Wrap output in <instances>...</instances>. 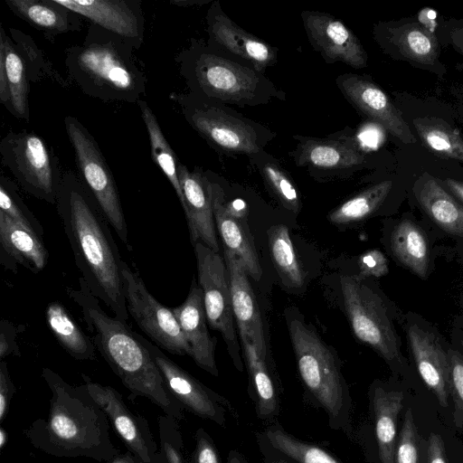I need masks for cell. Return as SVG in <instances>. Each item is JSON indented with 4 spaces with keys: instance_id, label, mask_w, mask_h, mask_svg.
I'll use <instances>...</instances> for the list:
<instances>
[{
    "instance_id": "4316f807",
    "label": "cell",
    "mask_w": 463,
    "mask_h": 463,
    "mask_svg": "<svg viewBox=\"0 0 463 463\" xmlns=\"http://www.w3.org/2000/svg\"><path fill=\"white\" fill-rule=\"evenodd\" d=\"M0 262L16 272L22 265L33 273L43 270L48 260V252L43 239L15 223L0 212Z\"/></svg>"
},
{
    "instance_id": "680465c9",
    "label": "cell",
    "mask_w": 463,
    "mask_h": 463,
    "mask_svg": "<svg viewBox=\"0 0 463 463\" xmlns=\"http://www.w3.org/2000/svg\"><path fill=\"white\" fill-rule=\"evenodd\" d=\"M8 434L4 427L0 429V449H3L7 443Z\"/></svg>"
},
{
    "instance_id": "f1b7e54d",
    "label": "cell",
    "mask_w": 463,
    "mask_h": 463,
    "mask_svg": "<svg viewBox=\"0 0 463 463\" xmlns=\"http://www.w3.org/2000/svg\"><path fill=\"white\" fill-rule=\"evenodd\" d=\"M372 401L381 463H395L397 420L403 406V393L377 386Z\"/></svg>"
},
{
    "instance_id": "d4e9b609",
    "label": "cell",
    "mask_w": 463,
    "mask_h": 463,
    "mask_svg": "<svg viewBox=\"0 0 463 463\" xmlns=\"http://www.w3.org/2000/svg\"><path fill=\"white\" fill-rule=\"evenodd\" d=\"M408 338L417 369L433 392L439 404L448 405L449 394V364L436 337L416 325L408 328Z\"/></svg>"
},
{
    "instance_id": "c3c4849f",
    "label": "cell",
    "mask_w": 463,
    "mask_h": 463,
    "mask_svg": "<svg viewBox=\"0 0 463 463\" xmlns=\"http://www.w3.org/2000/svg\"><path fill=\"white\" fill-rule=\"evenodd\" d=\"M360 268L365 275L379 277L387 271L384 256L378 250H371L362 256Z\"/></svg>"
},
{
    "instance_id": "ab89813d",
    "label": "cell",
    "mask_w": 463,
    "mask_h": 463,
    "mask_svg": "<svg viewBox=\"0 0 463 463\" xmlns=\"http://www.w3.org/2000/svg\"><path fill=\"white\" fill-rule=\"evenodd\" d=\"M8 32L26 64L31 81L36 82L49 78L63 88L71 86L70 81L54 69L30 35L15 28H9Z\"/></svg>"
},
{
    "instance_id": "9a60e30c",
    "label": "cell",
    "mask_w": 463,
    "mask_h": 463,
    "mask_svg": "<svg viewBox=\"0 0 463 463\" xmlns=\"http://www.w3.org/2000/svg\"><path fill=\"white\" fill-rule=\"evenodd\" d=\"M301 19L312 47L326 63L343 62L354 69L367 65V53L358 37L342 21L317 11L305 10Z\"/></svg>"
},
{
    "instance_id": "484cf974",
    "label": "cell",
    "mask_w": 463,
    "mask_h": 463,
    "mask_svg": "<svg viewBox=\"0 0 463 463\" xmlns=\"http://www.w3.org/2000/svg\"><path fill=\"white\" fill-rule=\"evenodd\" d=\"M211 184L214 222L224 249L241 260L249 276L259 280L262 272L250 230L241 219L232 216L227 211L221 185L212 180Z\"/></svg>"
},
{
    "instance_id": "836d02e7",
    "label": "cell",
    "mask_w": 463,
    "mask_h": 463,
    "mask_svg": "<svg viewBox=\"0 0 463 463\" xmlns=\"http://www.w3.org/2000/svg\"><path fill=\"white\" fill-rule=\"evenodd\" d=\"M248 365L250 382L256 394V410L261 419L271 418L278 411V400L265 360L245 335H240Z\"/></svg>"
},
{
    "instance_id": "8992f818",
    "label": "cell",
    "mask_w": 463,
    "mask_h": 463,
    "mask_svg": "<svg viewBox=\"0 0 463 463\" xmlns=\"http://www.w3.org/2000/svg\"><path fill=\"white\" fill-rule=\"evenodd\" d=\"M175 101L185 121L215 150L249 157L264 150L275 133L224 104L199 98L190 92H174Z\"/></svg>"
},
{
    "instance_id": "e0dca14e",
    "label": "cell",
    "mask_w": 463,
    "mask_h": 463,
    "mask_svg": "<svg viewBox=\"0 0 463 463\" xmlns=\"http://www.w3.org/2000/svg\"><path fill=\"white\" fill-rule=\"evenodd\" d=\"M150 352L171 394L191 412L222 425L224 410L221 397L180 367L159 347L137 334Z\"/></svg>"
},
{
    "instance_id": "f907efd6",
    "label": "cell",
    "mask_w": 463,
    "mask_h": 463,
    "mask_svg": "<svg viewBox=\"0 0 463 463\" xmlns=\"http://www.w3.org/2000/svg\"><path fill=\"white\" fill-rule=\"evenodd\" d=\"M105 463H146L131 451L127 450L123 454H118ZM156 463H167L165 458Z\"/></svg>"
},
{
    "instance_id": "2e32d148",
    "label": "cell",
    "mask_w": 463,
    "mask_h": 463,
    "mask_svg": "<svg viewBox=\"0 0 463 463\" xmlns=\"http://www.w3.org/2000/svg\"><path fill=\"white\" fill-rule=\"evenodd\" d=\"M208 43L229 52L260 73L278 61V49L236 24L222 10L219 1L212 3L206 14Z\"/></svg>"
},
{
    "instance_id": "7bdbcfd3",
    "label": "cell",
    "mask_w": 463,
    "mask_h": 463,
    "mask_svg": "<svg viewBox=\"0 0 463 463\" xmlns=\"http://www.w3.org/2000/svg\"><path fill=\"white\" fill-rule=\"evenodd\" d=\"M449 364V394L454 402V422L463 426V358L456 352L448 353Z\"/></svg>"
},
{
    "instance_id": "bcb514c9",
    "label": "cell",
    "mask_w": 463,
    "mask_h": 463,
    "mask_svg": "<svg viewBox=\"0 0 463 463\" xmlns=\"http://www.w3.org/2000/svg\"><path fill=\"white\" fill-rule=\"evenodd\" d=\"M15 392V386L11 380L7 363L0 361V422L8 413L11 400Z\"/></svg>"
},
{
    "instance_id": "ffe728a7",
    "label": "cell",
    "mask_w": 463,
    "mask_h": 463,
    "mask_svg": "<svg viewBox=\"0 0 463 463\" xmlns=\"http://www.w3.org/2000/svg\"><path fill=\"white\" fill-rule=\"evenodd\" d=\"M177 172L184 200L183 210L192 244L200 241L219 252L209 175L197 167L190 170L180 162Z\"/></svg>"
},
{
    "instance_id": "74e56055",
    "label": "cell",
    "mask_w": 463,
    "mask_h": 463,
    "mask_svg": "<svg viewBox=\"0 0 463 463\" xmlns=\"http://www.w3.org/2000/svg\"><path fill=\"white\" fill-rule=\"evenodd\" d=\"M265 436L272 449L297 463H340L325 449L296 439L279 424L269 426Z\"/></svg>"
},
{
    "instance_id": "8fae6325",
    "label": "cell",
    "mask_w": 463,
    "mask_h": 463,
    "mask_svg": "<svg viewBox=\"0 0 463 463\" xmlns=\"http://www.w3.org/2000/svg\"><path fill=\"white\" fill-rule=\"evenodd\" d=\"M341 288L355 336L372 346L390 364L401 361L396 334L379 297L357 279L345 276Z\"/></svg>"
},
{
    "instance_id": "4fadbf2b",
    "label": "cell",
    "mask_w": 463,
    "mask_h": 463,
    "mask_svg": "<svg viewBox=\"0 0 463 463\" xmlns=\"http://www.w3.org/2000/svg\"><path fill=\"white\" fill-rule=\"evenodd\" d=\"M293 137L298 143L289 156L298 166L315 176L345 177L365 165V154L354 138L298 135Z\"/></svg>"
},
{
    "instance_id": "ee69618b",
    "label": "cell",
    "mask_w": 463,
    "mask_h": 463,
    "mask_svg": "<svg viewBox=\"0 0 463 463\" xmlns=\"http://www.w3.org/2000/svg\"><path fill=\"white\" fill-rule=\"evenodd\" d=\"M175 420L167 415L159 418L161 451L167 463H184L180 449L182 440L176 430Z\"/></svg>"
},
{
    "instance_id": "ba28073f",
    "label": "cell",
    "mask_w": 463,
    "mask_h": 463,
    "mask_svg": "<svg viewBox=\"0 0 463 463\" xmlns=\"http://www.w3.org/2000/svg\"><path fill=\"white\" fill-rule=\"evenodd\" d=\"M1 163L27 194L55 204L62 173L53 148L41 136L9 132L0 142Z\"/></svg>"
},
{
    "instance_id": "277c9868",
    "label": "cell",
    "mask_w": 463,
    "mask_h": 463,
    "mask_svg": "<svg viewBox=\"0 0 463 463\" xmlns=\"http://www.w3.org/2000/svg\"><path fill=\"white\" fill-rule=\"evenodd\" d=\"M135 49L119 36L90 24L83 41L65 50L68 80L103 102L137 103L146 78Z\"/></svg>"
},
{
    "instance_id": "6f0895ef",
    "label": "cell",
    "mask_w": 463,
    "mask_h": 463,
    "mask_svg": "<svg viewBox=\"0 0 463 463\" xmlns=\"http://www.w3.org/2000/svg\"><path fill=\"white\" fill-rule=\"evenodd\" d=\"M266 462L267 463H289L287 459H285L282 457V454H280V453H279V456H276L274 453H271V455L266 458Z\"/></svg>"
},
{
    "instance_id": "d6986e66",
    "label": "cell",
    "mask_w": 463,
    "mask_h": 463,
    "mask_svg": "<svg viewBox=\"0 0 463 463\" xmlns=\"http://www.w3.org/2000/svg\"><path fill=\"white\" fill-rule=\"evenodd\" d=\"M338 89L357 111L379 123L404 144L416 138L386 93L370 80L356 74H342L335 80Z\"/></svg>"
},
{
    "instance_id": "11a10c76",
    "label": "cell",
    "mask_w": 463,
    "mask_h": 463,
    "mask_svg": "<svg viewBox=\"0 0 463 463\" xmlns=\"http://www.w3.org/2000/svg\"><path fill=\"white\" fill-rule=\"evenodd\" d=\"M208 1L204 0H171L170 3L176 6L187 7L194 5H203Z\"/></svg>"
},
{
    "instance_id": "f6af8a7d",
    "label": "cell",
    "mask_w": 463,
    "mask_h": 463,
    "mask_svg": "<svg viewBox=\"0 0 463 463\" xmlns=\"http://www.w3.org/2000/svg\"><path fill=\"white\" fill-rule=\"evenodd\" d=\"M17 329L15 326L6 319L0 322V359L4 360L8 355L21 356V351L17 343Z\"/></svg>"
},
{
    "instance_id": "816d5d0a",
    "label": "cell",
    "mask_w": 463,
    "mask_h": 463,
    "mask_svg": "<svg viewBox=\"0 0 463 463\" xmlns=\"http://www.w3.org/2000/svg\"><path fill=\"white\" fill-rule=\"evenodd\" d=\"M449 38L455 50L463 56V27H456L451 30Z\"/></svg>"
},
{
    "instance_id": "44dd1931",
    "label": "cell",
    "mask_w": 463,
    "mask_h": 463,
    "mask_svg": "<svg viewBox=\"0 0 463 463\" xmlns=\"http://www.w3.org/2000/svg\"><path fill=\"white\" fill-rule=\"evenodd\" d=\"M375 39L385 51L398 54L413 65L443 73L439 61L438 42L433 33L415 22L379 26L374 29Z\"/></svg>"
},
{
    "instance_id": "7402d4cb",
    "label": "cell",
    "mask_w": 463,
    "mask_h": 463,
    "mask_svg": "<svg viewBox=\"0 0 463 463\" xmlns=\"http://www.w3.org/2000/svg\"><path fill=\"white\" fill-rule=\"evenodd\" d=\"M172 309L190 346V356L199 367L217 376L216 340L209 334L203 290L194 280L185 300Z\"/></svg>"
},
{
    "instance_id": "681fc988",
    "label": "cell",
    "mask_w": 463,
    "mask_h": 463,
    "mask_svg": "<svg viewBox=\"0 0 463 463\" xmlns=\"http://www.w3.org/2000/svg\"><path fill=\"white\" fill-rule=\"evenodd\" d=\"M428 458L429 463H447L444 442L438 434L429 437Z\"/></svg>"
},
{
    "instance_id": "30bf717a",
    "label": "cell",
    "mask_w": 463,
    "mask_h": 463,
    "mask_svg": "<svg viewBox=\"0 0 463 463\" xmlns=\"http://www.w3.org/2000/svg\"><path fill=\"white\" fill-rule=\"evenodd\" d=\"M194 248L207 322L213 329L221 333L235 367L242 371L241 347L234 326L230 278L224 258L200 241Z\"/></svg>"
},
{
    "instance_id": "cb8c5ba5",
    "label": "cell",
    "mask_w": 463,
    "mask_h": 463,
    "mask_svg": "<svg viewBox=\"0 0 463 463\" xmlns=\"http://www.w3.org/2000/svg\"><path fill=\"white\" fill-rule=\"evenodd\" d=\"M30 77L11 37L0 24V102L15 118L29 121Z\"/></svg>"
},
{
    "instance_id": "d6a6232c",
    "label": "cell",
    "mask_w": 463,
    "mask_h": 463,
    "mask_svg": "<svg viewBox=\"0 0 463 463\" xmlns=\"http://www.w3.org/2000/svg\"><path fill=\"white\" fill-rule=\"evenodd\" d=\"M137 106L148 134L151 157L170 182L182 208H184V194L177 172L179 162L175 153L163 134L158 120L147 102L145 99H141L137 102Z\"/></svg>"
},
{
    "instance_id": "9f6ffc18",
    "label": "cell",
    "mask_w": 463,
    "mask_h": 463,
    "mask_svg": "<svg viewBox=\"0 0 463 463\" xmlns=\"http://www.w3.org/2000/svg\"><path fill=\"white\" fill-rule=\"evenodd\" d=\"M227 463H247L242 456L235 450H231Z\"/></svg>"
},
{
    "instance_id": "d590c367",
    "label": "cell",
    "mask_w": 463,
    "mask_h": 463,
    "mask_svg": "<svg viewBox=\"0 0 463 463\" xmlns=\"http://www.w3.org/2000/svg\"><path fill=\"white\" fill-rule=\"evenodd\" d=\"M392 185V181L385 180L363 190L333 210L328 220L335 224H347L366 218L383 203Z\"/></svg>"
},
{
    "instance_id": "f5cc1de1",
    "label": "cell",
    "mask_w": 463,
    "mask_h": 463,
    "mask_svg": "<svg viewBox=\"0 0 463 463\" xmlns=\"http://www.w3.org/2000/svg\"><path fill=\"white\" fill-rule=\"evenodd\" d=\"M225 207L230 214L238 219L243 220L246 215V206L244 203L240 200L234 201L227 205L225 204Z\"/></svg>"
},
{
    "instance_id": "e575fe53",
    "label": "cell",
    "mask_w": 463,
    "mask_h": 463,
    "mask_svg": "<svg viewBox=\"0 0 463 463\" xmlns=\"http://www.w3.org/2000/svg\"><path fill=\"white\" fill-rule=\"evenodd\" d=\"M250 159L279 202L288 210L298 213L301 204L298 192L290 175L279 161L264 150Z\"/></svg>"
},
{
    "instance_id": "60d3db41",
    "label": "cell",
    "mask_w": 463,
    "mask_h": 463,
    "mask_svg": "<svg viewBox=\"0 0 463 463\" xmlns=\"http://www.w3.org/2000/svg\"><path fill=\"white\" fill-rule=\"evenodd\" d=\"M0 212L41 239L44 231L19 194L17 185L5 175L0 177Z\"/></svg>"
},
{
    "instance_id": "7c38bea8",
    "label": "cell",
    "mask_w": 463,
    "mask_h": 463,
    "mask_svg": "<svg viewBox=\"0 0 463 463\" xmlns=\"http://www.w3.org/2000/svg\"><path fill=\"white\" fill-rule=\"evenodd\" d=\"M122 274L129 317L161 348L174 354L190 355V346L173 309L154 298L138 272L126 261L123 262Z\"/></svg>"
},
{
    "instance_id": "5b68a950",
    "label": "cell",
    "mask_w": 463,
    "mask_h": 463,
    "mask_svg": "<svg viewBox=\"0 0 463 463\" xmlns=\"http://www.w3.org/2000/svg\"><path fill=\"white\" fill-rule=\"evenodd\" d=\"M175 60L188 92L199 98L242 108L286 99L264 74L224 57L203 40L192 39Z\"/></svg>"
},
{
    "instance_id": "4dcf8cb0",
    "label": "cell",
    "mask_w": 463,
    "mask_h": 463,
    "mask_svg": "<svg viewBox=\"0 0 463 463\" xmlns=\"http://www.w3.org/2000/svg\"><path fill=\"white\" fill-rule=\"evenodd\" d=\"M416 196L429 216L443 230L463 235V207L435 179L422 181Z\"/></svg>"
},
{
    "instance_id": "6da1fadb",
    "label": "cell",
    "mask_w": 463,
    "mask_h": 463,
    "mask_svg": "<svg viewBox=\"0 0 463 463\" xmlns=\"http://www.w3.org/2000/svg\"><path fill=\"white\" fill-rule=\"evenodd\" d=\"M55 205L75 264L89 289L116 317L128 321L124 260L111 226L75 173H62Z\"/></svg>"
},
{
    "instance_id": "7dc6e473",
    "label": "cell",
    "mask_w": 463,
    "mask_h": 463,
    "mask_svg": "<svg viewBox=\"0 0 463 463\" xmlns=\"http://www.w3.org/2000/svg\"><path fill=\"white\" fill-rule=\"evenodd\" d=\"M193 463H220L216 449L210 437L203 429H199L196 433Z\"/></svg>"
},
{
    "instance_id": "1f68e13d",
    "label": "cell",
    "mask_w": 463,
    "mask_h": 463,
    "mask_svg": "<svg viewBox=\"0 0 463 463\" xmlns=\"http://www.w3.org/2000/svg\"><path fill=\"white\" fill-rule=\"evenodd\" d=\"M391 250L400 263L420 278H426L430 263L428 241L414 222H400L391 234Z\"/></svg>"
},
{
    "instance_id": "8d00e7d4",
    "label": "cell",
    "mask_w": 463,
    "mask_h": 463,
    "mask_svg": "<svg viewBox=\"0 0 463 463\" xmlns=\"http://www.w3.org/2000/svg\"><path fill=\"white\" fill-rule=\"evenodd\" d=\"M268 240L271 258L284 283L289 287H301L304 281L303 273L288 228L282 224L270 227Z\"/></svg>"
},
{
    "instance_id": "b9f144b4",
    "label": "cell",
    "mask_w": 463,
    "mask_h": 463,
    "mask_svg": "<svg viewBox=\"0 0 463 463\" xmlns=\"http://www.w3.org/2000/svg\"><path fill=\"white\" fill-rule=\"evenodd\" d=\"M395 463H419L417 431L411 410L406 411L394 455Z\"/></svg>"
},
{
    "instance_id": "52a82bcc",
    "label": "cell",
    "mask_w": 463,
    "mask_h": 463,
    "mask_svg": "<svg viewBox=\"0 0 463 463\" xmlns=\"http://www.w3.org/2000/svg\"><path fill=\"white\" fill-rule=\"evenodd\" d=\"M301 379L326 411L333 427H345L351 401L337 359L330 348L302 320H288Z\"/></svg>"
},
{
    "instance_id": "7a4b0ae2",
    "label": "cell",
    "mask_w": 463,
    "mask_h": 463,
    "mask_svg": "<svg viewBox=\"0 0 463 463\" xmlns=\"http://www.w3.org/2000/svg\"><path fill=\"white\" fill-rule=\"evenodd\" d=\"M42 376L52 396L46 419L23 430L30 444L59 458L85 457L106 462L119 454L109 436L110 421L84 384L73 386L50 368Z\"/></svg>"
},
{
    "instance_id": "603a6c76",
    "label": "cell",
    "mask_w": 463,
    "mask_h": 463,
    "mask_svg": "<svg viewBox=\"0 0 463 463\" xmlns=\"http://www.w3.org/2000/svg\"><path fill=\"white\" fill-rule=\"evenodd\" d=\"M223 258L229 273L232 309L240 335H245L256 347L260 357L265 360L267 347L264 328L248 274L241 260L225 249Z\"/></svg>"
},
{
    "instance_id": "ac0fdd59",
    "label": "cell",
    "mask_w": 463,
    "mask_h": 463,
    "mask_svg": "<svg viewBox=\"0 0 463 463\" xmlns=\"http://www.w3.org/2000/svg\"><path fill=\"white\" fill-rule=\"evenodd\" d=\"M90 24L119 36L135 51L145 38V17L138 0H56Z\"/></svg>"
},
{
    "instance_id": "9c48e42d",
    "label": "cell",
    "mask_w": 463,
    "mask_h": 463,
    "mask_svg": "<svg viewBox=\"0 0 463 463\" xmlns=\"http://www.w3.org/2000/svg\"><path fill=\"white\" fill-rule=\"evenodd\" d=\"M64 127L73 149L80 179L119 240L130 249L128 224L118 186L99 144L75 117H65Z\"/></svg>"
},
{
    "instance_id": "83f0119b",
    "label": "cell",
    "mask_w": 463,
    "mask_h": 463,
    "mask_svg": "<svg viewBox=\"0 0 463 463\" xmlns=\"http://www.w3.org/2000/svg\"><path fill=\"white\" fill-rule=\"evenodd\" d=\"M11 12L51 39L70 32L80 31L78 14L56 0H4Z\"/></svg>"
},
{
    "instance_id": "3957f363",
    "label": "cell",
    "mask_w": 463,
    "mask_h": 463,
    "mask_svg": "<svg viewBox=\"0 0 463 463\" xmlns=\"http://www.w3.org/2000/svg\"><path fill=\"white\" fill-rule=\"evenodd\" d=\"M79 288H66L79 307L90 338L103 359L135 396L150 400L165 415L182 420L184 407L171 394L148 349L123 321L109 316L80 277Z\"/></svg>"
},
{
    "instance_id": "5bb4252c",
    "label": "cell",
    "mask_w": 463,
    "mask_h": 463,
    "mask_svg": "<svg viewBox=\"0 0 463 463\" xmlns=\"http://www.w3.org/2000/svg\"><path fill=\"white\" fill-rule=\"evenodd\" d=\"M82 378L87 391L106 412L110 424L128 450L146 463H156L165 458L161 450L157 452L158 448L146 420L132 412L117 390L92 382L84 374Z\"/></svg>"
},
{
    "instance_id": "db71d44e",
    "label": "cell",
    "mask_w": 463,
    "mask_h": 463,
    "mask_svg": "<svg viewBox=\"0 0 463 463\" xmlns=\"http://www.w3.org/2000/svg\"><path fill=\"white\" fill-rule=\"evenodd\" d=\"M448 188L463 203V183L448 178L444 181Z\"/></svg>"
},
{
    "instance_id": "f546056e",
    "label": "cell",
    "mask_w": 463,
    "mask_h": 463,
    "mask_svg": "<svg viewBox=\"0 0 463 463\" xmlns=\"http://www.w3.org/2000/svg\"><path fill=\"white\" fill-rule=\"evenodd\" d=\"M46 323L60 345L74 359H96V347L60 302H50L45 310Z\"/></svg>"
},
{
    "instance_id": "f35d334b",
    "label": "cell",
    "mask_w": 463,
    "mask_h": 463,
    "mask_svg": "<svg viewBox=\"0 0 463 463\" xmlns=\"http://www.w3.org/2000/svg\"><path fill=\"white\" fill-rule=\"evenodd\" d=\"M414 127L430 150L463 161V137L456 129L438 118L416 119Z\"/></svg>"
}]
</instances>
